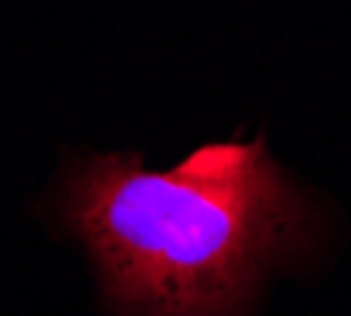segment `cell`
Masks as SVG:
<instances>
[{
    "mask_svg": "<svg viewBox=\"0 0 351 316\" xmlns=\"http://www.w3.org/2000/svg\"><path fill=\"white\" fill-rule=\"evenodd\" d=\"M60 215L121 316H247L276 266L307 250L311 203L266 149L206 143L168 171L139 152L86 155Z\"/></svg>",
    "mask_w": 351,
    "mask_h": 316,
    "instance_id": "obj_1",
    "label": "cell"
}]
</instances>
